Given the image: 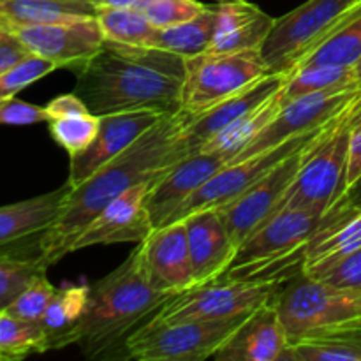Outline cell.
Here are the masks:
<instances>
[{
	"label": "cell",
	"instance_id": "cell-4",
	"mask_svg": "<svg viewBox=\"0 0 361 361\" xmlns=\"http://www.w3.org/2000/svg\"><path fill=\"white\" fill-rule=\"evenodd\" d=\"M361 113V92L305 145L302 164L279 203V210L296 208L326 215L344 194L349 137ZM274 214V215H275Z\"/></svg>",
	"mask_w": 361,
	"mask_h": 361
},
{
	"label": "cell",
	"instance_id": "cell-5",
	"mask_svg": "<svg viewBox=\"0 0 361 361\" xmlns=\"http://www.w3.org/2000/svg\"><path fill=\"white\" fill-rule=\"evenodd\" d=\"M323 219L309 210H279L238 247L222 277L286 282L302 274L305 247Z\"/></svg>",
	"mask_w": 361,
	"mask_h": 361
},
{
	"label": "cell",
	"instance_id": "cell-36",
	"mask_svg": "<svg viewBox=\"0 0 361 361\" xmlns=\"http://www.w3.org/2000/svg\"><path fill=\"white\" fill-rule=\"evenodd\" d=\"M56 288L48 281L46 274L35 277L16 298L13 300L9 307L4 312L11 314L14 317L27 321H35L41 323L44 317L46 310H48L49 303H51L53 296H55Z\"/></svg>",
	"mask_w": 361,
	"mask_h": 361
},
{
	"label": "cell",
	"instance_id": "cell-20",
	"mask_svg": "<svg viewBox=\"0 0 361 361\" xmlns=\"http://www.w3.org/2000/svg\"><path fill=\"white\" fill-rule=\"evenodd\" d=\"M289 345L288 331L274 298L254 309L212 360L281 361Z\"/></svg>",
	"mask_w": 361,
	"mask_h": 361
},
{
	"label": "cell",
	"instance_id": "cell-38",
	"mask_svg": "<svg viewBox=\"0 0 361 361\" xmlns=\"http://www.w3.org/2000/svg\"><path fill=\"white\" fill-rule=\"evenodd\" d=\"M49 122L46 106H35L16 97L0 102V126H34Z\"/></svg>",
	"mask_w": 361,
	"mask_h": 361
},
{
	"label": "cell",
	"instance_id": "cell-40",
	"mask_svg": "<svg viewBox=\"0 0 361 361\" xmlns=\"http://www.w3.org/2000/svg\"><path fill=\"white\" fill-rule=\"evenodd\" d=\"M360 180H361V113H360V118L356 120L355 127H353L351 137H349L344 194L348 192L353 185H356ZM344 194H342V196H344Z\"/></svg>",
	"mask_w": 361,
	"mask_h": 361
},
{
	"label": "cell",
	"instance_id": "cell-7",
	"mask_svg": "<svg viewBox=\"0 0 361 361\" xmlns=\"http://www.w3.org/2000/svg\"><path fill=\"white\" fill-rule=\"evenodd\" d=\"M356 0H307L275 23L261 48L270 74H289L349 16Z\"/></svg>",
	"mask_w": 361,
	"mask_h": 361
},
{
	"label": "cell",
	"instance_id": "cell-1",
	"mask_svg": "<svg viewBox=\"0 0 361 361\" xmlns=\"http://www.w3.org/2000/svg\"><path fill=\"white\" fill-rule=\"evenodd\" d=\"M185 111L166 115L133 147L109 161L83 183L71 189L60 217L37 238L39 254L46 267L59 263L73 252V247L87 226L126 190L152 183L187 157L178 133Z\"/></svg>",
	"mask_w": 361,
	"mask_h": 361
},
{
	"label": "cell",
	"instance_id": "cell-45",
	"mask_svg": "<svg viewBox=\"0 0 361 361\" xmlns=\"http://www.w3.org/2000/svg\"><path fill=\"white\" fill-rule=\"evenodd\" d=\"M356 74H358V80L361 81V60L356 63Z\"/></svg>",
	"mask_w": 361,
	"mask_h": 361
},
{
	"label": "cell",
	"instance_id": "cell-30",
	"mask_svg": "<svg viewBox=\"0 0 361 361\" xmlns=\"http://www.w3.org/2000/svg\"><path fill=\"white\" fill-rule=\"evenodd\" d=\"M337 87H361L356 66H303L288 74L281 94V104L295 101L314 92Z\"/></svg>",
	"mask_w": 361,
	"mask_h": 361
},
{
	"label": "cell",
	"instance_id": "cell-10",
	"mask_svg": "<svg viewBox=\"0 0 361 361\" xmlns=\"http://www.w3.org/2000/svg\"><path fill=\"white\" fill-rule=\"evenodd\" d=\"M282 282L240 281L221 277L194 286L169 300L157 317L168 323L178 321H215L245 316L270 302Z\"/></svg>",
	"mask_w": 361,
	"mask_h": 361
},
{
	"label": "cell",
	"instance_id": "cell-2",
	"mask_svg": "<svg viewBox=\"0 0 361 361\" xmlns=\"http://www.w3.org/2000/svg\"><path fill=\"white\" fill-rule=\"evenodd\" d=\"M76 78L74 94L94 115L141 109L173 115L182 109L185 62L164 49L104 41Z\"/></svg>",
	"mask_w": 361,
	"mask_h": 361
},
{
	"label": "cell",
	"instance_id": "cell-22",
	"mask_svg": "<svg viewBox=\"0 0 361 361\" xmlns=\"http://www.w3.org/2000/svg\"><path fill=\"white\" fill-rule=\"evenodd\" d=\"M361 249V204L338 203L324 215L305 247L303 274L316 277Z\"/></svg>",
	"mask_w": 361,
	"mask_h": 361
},
{
	"label": "cell",
	"instance_id": "cell-21",
	"mask_svg": "<svg viewBox=\"0 0 361 361\" xmlns=\"http://www.w3.org/2000/svg\"><path fill=\"white\" fill-rule=\"evenodd\" d=\"M182 221L185 222L196 286L221 279L233 263L238 247L233 242L217 208L194 212Z\"/></svg>",
	"mask_w": 361,
	"mask_h": 361
},
{
	"label": "cell",
	"instance_id": "cell-19",
	"mask_svg": "<svg viewBox=\"0 0 361 361\" xmlns=\"http://www.w3.org/2000/svg\"><path fill=\"white\" fill-rule=\"evenodd\" d=\"M286 80H288V74H268L247 87L245 90L212 106L207 111L196 113V115L185 111V120H183L178 137L180 143L185 148L187 157L197 154L215 134H219L224 127L240 118L243 113L263 104L267 99L277 94L284 87Z\"/></svg>",
	"mask_w": 361,
	"mask_h": 361
},
{
	"label": "cell",
	"instance_id": "cell-25",
	"mask_svg": "<svg viewBox=\"0 0 361 361\" xmlns=\"http://www.w3.org/2000/svg\"><path fill=\"white\" fill-rule=\"evenodd\" d=\"M39 235L0 245V312L48 267L41 259L37 245Z\"/></svg>",
	"mask_w": 361,
	"mask_h": 361
},
{
	"label": "cell",
	"instance_id": "cell-43",
	"mask_svg": "<svg viewBox=\"0 0 361 361\" xmlns=\"http://www.w3.org/2000/svg\"><path fill=\"white\" fill-rule=\"evenodd\" d=\"M95 11L120 9V7H134L140 0H90Z\"/></svg>",
	"mask_w": 361,
	"mask_h": 361
},
{
	"label": "cell",
	"instance_id": "cell-11",
	"mask_svg": "<svg viewBox=\"0 0 361 361\" xmlns=\"http://www.w3.org/2000/svg\"><path fill=\"white\" fill-rule=\"evenodd\" d=\"M361 92V87H337L295 99L279 109L275 118L229 162H240L277 145L312 133L330 122Z\"/></svg>",
	"mask_w": 361,
	"mask_h": 361
},
{
	"label": "cell",
	"instance_id": "cell-3",
	"mask_svg": "<svg viewBox=\"0 0 361 361\" xmlns=\"http://www.w3.org/2000/svg\"><path fill=\"white\" fill-rule=\"evenodd\" d=\"M175 296L154 289L137 245L116 270L90 286V300L74 344L88 360H127L130 335Z\"/></svg>",
	"mask_w": 361,
	"mask_h": 361
},
{
	"label": "cell",
	"instance_id": "cell-6",
	"mask_svg": "<svg viewBox=\"0 0 361 361\" xmlns=\"http://www.w3.org/2000/svg\"><path fill=\"white\" fill-rule=\"evenodd\" d=\"M289 342L361 328V289L342 288L298 274L274 296Z\"/></svg>",
	"mask_w": 361,
	"mask_h": 361
},
{
	"label": "cell",
	"instance_id": "cell-37",
	"mask_svg": "<svg viewBox=\"0 0 361 361\" xmlns=\"http://www.w3.org/2000/svg\"><path fill=\"white\" fill-rule=\"evenodd\" d=\"M55 69H59L55 63L48 62V60L41 59V56L30 55L23 59L16 66L11 67L9 71L0 74V102L14 97L18 92L39 81L41 78L48 76Z\"/></svg>",
	"mask_w": 361,
	"mask_h": 361
},
{
	"label": "cell",
	"instance_id": "cell-44",
	"mask_svg": "<svg viewBox=\"0 0 361 361\" xmlns=\"http://www.w3.org/2000/svg\"><path fill=\"white\" fill-rule=\"evenodd\" d=\"M338 203H349V204H361V180L356 185H353L351 189L348 190V192L344 194V196L341 197V201ZM337 203V204H338ZM335 204V207H337Z\"/></svg>",
	"mask_w": 361,
	"mask_h": 361
},
{
	"label": "cell",
	"instance_id": "cell-17",
	"mask_svg": "<svg viewBox=\"0 0 361 361\" xmlns=\"http://www.w3.org/2000/svg\"><path fill=\"white\" fill-rule=\"evenodd\" d=\"M229 161L231 159L222 152H197L182 159L175 168L161 176L147 192L152 228L157 229L168 224L178 208Z\"/></svg>",
	"mask_w": 361,
	"mask_h": 361
},
{
	"label": "cell",
	"instance_id": "cell-13",
	"mask_svg": "<svg viewBox=\"0 0 361 361\" xmlns=\"http://www.w3.org/2000/svg\"><path fill=\"white\" fill-rule=\"evenodd\" d=\"M305 145L282 159L277 166H274L267 175L261 176L252 187L240 194L236 200L219 208V214H221L236 247L242 245L263 222H267L275 214L286 190L291 187L293 180L298 173Z\"/></svg>",
	"mask_w": 361,
	"mask_h": 361
},
{
	"label": "cell",
	"instance_id": "cell-24",
	"mask_svg": "<svg viewBox=\"0 0 361 361\" xmlns=\"http://www.w3.org/2000/svg\"><path fill=\"white\" fill-rule=\"evenodd\" d=\"M69 192L66 182L51 192L0 207V245L44 233L60 217Z\"/></svg>",
	"mask_w": 361,
	"mask_h": 361
},
{
	"label": "cell",
	"instance_id": "cell-29",
	"mask_svg": "<svg viewBox=\"0 0 361 361\" xmlns=\"http://www.w3.org/2000/svg\"><path fill=\"white\" fill-rule=\"evenodd\" d=\"M281 361H361V328L289 342Z\"/></svg>",
	"mask_w": 361,
	"mask_h": 361
},
{
	"label": "cell",
	"instance_id": "cell-14",
	"mask_svg": "<svg viewBox=\"0 0 361 361\" xmlns=\"http://www.w3.org/2000/svg\"><path fill=\"white\" fill-rule=\"evenodd\" d=\"M319 129L302 134L298 137H293L291 141H286V143L277 145V147L270 148V150L252 155V157L245 159V161L228 162L201 189H197L187 200L185 204L178 208V212L169 219V222L182 221L187 215L194 214V212L207 210V208H217L219 210V208L226 207L233 200H236L240 194L245 192L249 187H252L261 176L267 175L282 159L288 157L296 148L303 147Z\"/></svg>",
	"mask_w": 361,
	"mask_h": 361
},
{
	"label": "cell",
	"instance_id": "cell-16",
	"mask_svg": "<svg viewBox=\"0 0 361 361\" xmlns=\"http://www.w3.org/2000/svg\"><path fill=\"white\" fill-rule=\"evenodd\" d=\"M137 245L147 277L154 289L168 295H180L196 286L185 222H169L154 229Z\"/></svg>",
	"mask_w": 361,
	"mask_h": 361
},
{
	"label": "cell",
	"instance_id": "cell-27",
	"mask_svg": "<svg viewBox=\"0 0 361 361\" xmlns=\"http://www.w3.org/2000/svg\"><path fill=\"white\" fill-rule=\"evenodd\" d=\"M215 23H217V9L214 4V6H207V9L192 20L173 25V27L157 28L150 48L164 49V51L180 55L182 59L196 56L210 48Z\"/></svg>",
	"mask_w": 361,
	"mask_h": 361
},
{
	"label": "cell",
	"instance_id": "cell-39",
	"mask_svg": "<svg viewBox=\"0 0 361 361\" xmlns=\"http://www.w3.org/2000/svg\"><path fill=\"white\" fill-rule=\"evenodd\" d=\"M317 281L328 282L334 286H342V288H360L361 289V249L356 252L349 254L337 264L324 270L323 274L316 275Z\"/></svg>",
	"mask_w": 361,
	"mask_h": 361
},
{
	"label": "cell",
	"instance_id": "cell-8",
	"mask_svg": "<svg viewBox=\"0 0 361 361\" xmlns=\"http://www.w3.org/2000/svg\"><path fill=\"white\" fill-rule=\"evenodd\" d=\"M249 314L231 319L178 321V323H168L154 316L129 337L126 345L127 360H210Z\"/></svg>",
	"mask_w": 361,
	"mask_h": 361
},
{
	"label": "cell",
	"instance_id": "cell-28",
	"mask_svg": "<svg viewBox=\"0 0 361 361\" xmlns=\"http://www.w3.org/2000/svg\"><path fill=\"white\" fill-rule=\"evenodd\" d=\"M281 90L271 95L270 99H267L263 104L243 113L240 118H236L235 122L224 127L200 152H222L233 161L275 118L279 109L282 108L281 97H279Z\"/></svg>",
	"mask_w": 361,
	"mask_h": 361
},
{
	"label": "cell",
	"instance_id": "cell-32",
	"mask_svg": "<svg viewBox=\"0 0 361 361\" xmlns=\"http://www.w3.org/2000/svg\"><path fill=\"white\" fill-rule=\"evenodd\" d=\"M104 41L120 42L129 46H148L154 42L157 27L141 14L137 7L101 9L95 14Z\"/></svg>",
	"mask_w": 361,
	"mask_h": 361
},
{
	"label": "cell",
	"instance_id": "cell-12",
	"mask_svg": "<svg viewBox=\"0 0 361 361\" xmlns=\"http://www.w3.org/2000/svg\"><path fill=\"white\" fill-rule=\"evenodd\" d=\"M35 56L55 63L59 69L80 74L104 44V35L95 16L56 23L23 25L9 30Z\"/></svg>",
	"mask_w": 361,
	"mask_h": 361
},
{
	"label": "cell",
	"instance_id": "cell-42",
	"mask_svg": "<svg viewBox=\"0 0 361 361\" xmlns=\"http://www.w3.org/2000/svg\"><path fill=\"white\" fill-rule=\"evenodd\" d=\"M46 111H48L49 120L53 118H62V116L69 115H78V113H88V106L85 104V101L81 97H78L76 94H63L59 97L51 99V101L46 104Z\"/></svg>",
	"mask_w": 361,
	"mask_h": 361
},
{
	"label": "cell",
	"instance_id": "cell-35",
	"mask_svg": "<svg viewBox=\"0 0 361 361\" xmlns=\"http://www.w3.org/2000/svg\"><path fill=\"white\" fill-rule=\"evenodd\" d=\"M134 7L154 27L166 28L196 18L207 9V4L200 0H140Z\"/></svg>",
	"mask_w": 361,
	"mask_h": 361
},
{
	"label": "cell",
	"instance_id": "cell-9",
	"mask_svg": "<svg viewBox=\"0 0 361 361\" xmlns=\"http://www.w3.org/2000/svg\"><path fill=\"white\" fill-rule=\"evenodd\" d=\"M183 62L185 78L182 87V111L192 115L207 111L270 74L261 49L204 51L187 56Z\"/></svg>",
	"mask_w": 361,
	"mask_h": 361
},
{
	"label": "cell",
	"instance_id": "cell-34",
	"mask_svg": "<svg viewBox=\"0 0 361 361\" xmlns=\"http://www.w3.org/2000/svg\"><path fill=\"white\" fill-rule=\"evenodd\" d=\"M53 140L69 154V157L87 150L95 140L101 126V116L92 111L53 118L48 122Z\"/></svg>",
	"mask_w": 361,
	"mask_h": 361
},
{
	"label": "cell",
	"instance_id": "cell-15",
	"mask_svg": "<svg viewBox=\"0 0 361 361\" xmlns=\"http://www.w3.org/2000/svg\"><path fill=\"white\" fill-rule=\"evenodd\" d=\"M166 115L150 109L141 111H120L101 115V126L95 140L87 150L69 157V176L67 183L71 189L83 183L99 168L118 157L133 147L147 130Z\"/></svg>",
	"mask_w": 361,
	"mask_h": 361
},
{
	"label": "cell",
	"instance_id": "cell-41",
	"mask_svg": "<svg viewBox=\"0 0 361 361\" xmlns=\"http://www.w3.org/2000/svg\"><path fill=\"white\" fill-rule=\"evenodd\" d=\"M30 55L32 53L28 51L27 46L16 35L0 32V74L9 71L11 67H14L18 62Z\"/></svg>",
	"mask_w": 361,
	"mask_h": 361
},
{
	"label": "cell",
	"instance_id": "cell-18",
	"mask_svg": "<svg viewBox=\"0 0 361 361\" xmlns=\"http://www.w3.org/2000/svg\"><path fill=\"white\" fill-rule=\"evenodd\" d=\"M152 183H140L113 200L90 224L73 247V252L92 245L141 243L152 231L147 208V192Z\"/></svg>",
	"mask_w": 361,
	"mask_h": 361
},
{
	"label": "cell",
	"instance_id": "cell-31",
	"mask_svg": "<svg viewBox=\"0 0 361 361\" xmlns=\"http://www.w3.org/2000/svg\"><path fill=\"white\" fill-rule=\"evenodd\" d=\"M361 60V11L349 14L298 67L356 66ZM296 67V69H298Z\"/></svg>",
	"mask_w": 361,
	"mask_h": 361
},
{
	"label": "cell",
	"instance_id": "cell-33",
	"mask_svg": "<svg viewBox=\"0 0 361 361\" xmlns=\"http://www.w3.org/2000/svg\"><path fill=\"white\" fill-rule=\"evenodd\" d=\"M46 351L48 335L41 323L0 312V360H23Z\"/></svg>",
	"mask_w": 361,
	"mask_h": 361
},
{
	"label": "cell",
	"instance_id": "cell-26",
	"mask_svg": "<svg viewBox=\"0 0 361 361\" xmlns=\"http://www.w3.org/2000/svg\"><path fill=\"white\" fill-rule=\"evenodd\" d=\"M90 286L71 284L56 289L41 324L48 335V348L62 349L74 344V334L87 312Z\"/></svg>",
	"mask_w": 361,
	"mask_h": 361
},
{
	"label": "cell",
	"instance_id": "cell-23",
	"mask_svg": "<svg viewBox=\"0 0 361 361\" xmlns=\"http://www.w3.org/2000/svg\"><path fill=\"white\" fill-rule=\"evenodd\" d=\"M217 23L208 51L231 53L261 49L275 18L247 0H219Z\"/></svg>",
	"mask_w": 361,
	"mask_h": 361
}]
</instances>
